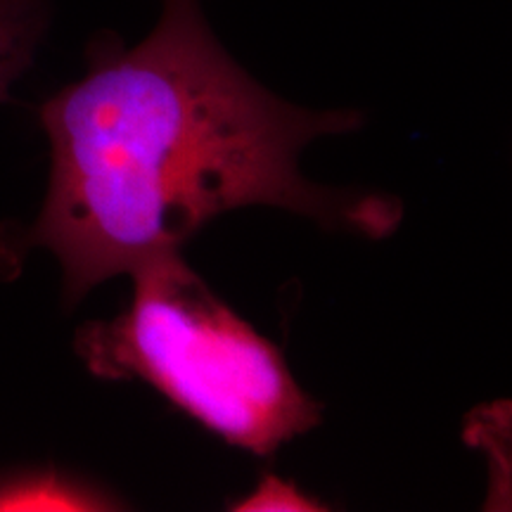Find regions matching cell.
<instances>
[{
  "label": "cell",
  "mask_w": 512,
  "mask_h": 512,
  "mask_svg": "<svg viewBox=\"0 0 512 512\" xmlns=\"http://www.w3.org/2000/svg\"><path fill=\"white\" fill-rule=\"evenodd\" d=\"M133 299L76 332L74 349L102 380H143L226 444L271 456L320 422L283 354L209 290L181 252L147 261Z\"/></svg>",
  "instance_id": "7a4b0ae2"
},
{
  "label": "cell",
  "mask_w": 512,
  "mask_h": 512,
  "mask_svg": "<svg viewBox=\"0 0 512 512\" xmlns=\"http://www.w3.org/2000/svg\"><path fill=\"white\" fill-rule=\"evenodd\" d=\"M50 27L48 0H0V102L29 72Z\"/></svg>",
  "instance_id": "277c9868"
},
{
  "label": "cell",
  "mask_w": 512,
  "mask_h": 512,
  "mask_svg": "<svg viewBox=\"0 0 512 512\" xmlns=\"http://www.w3.org/2000/svg\"><path fill=\"white\" fill-rule=\"evenodd\" d=\"M117 498L98 484L57 470L0 477V510H112Z\"/></svg>",
  "instance_id": "3957f363"
},
{
  "label": "cell",
  "mask_w": 512,
  "mask_h": 512,
  "mask_svg": "<svg viewBox=\"0 0 512 512\" xmlns=\"http://www.w3.org/2000/svg\"><path fill=\"white\" fill-rule=\"evenodd\" d=\"M235 510H323V505H316L313 498L299 491L297 484L283 482L280 477L266 475L256 484V489L247 498L233 505Z\"/></svg>",
  "instance_id": "5b68a950"
},
{
  "label": "cell",
  "mask_w": 512,
  "mask_h": 512,
  "mask_svg": "<svg viewBox=\"0 0 512 512\" xmlns=\"http://www.w3.org/2000/svg\"><path fill=\"white\" fill-rule=\"evenodd\" d=\"M88 67L41 107L50 181L22 249L62 268L64 304L114 275L181 252L209 221L268 204L325 230L387 238L401 204L330 190L299 171L304 147L356 131L354 110H306L254 81L209 27L204 0H159L126 48L102 34Z\"/></svg>",
  "instance_id": "6da1fadb"
}]
</instances>
